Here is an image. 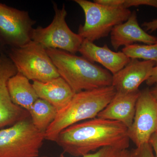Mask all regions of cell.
<instances>
[{"label": "cell", "mask_w": 157, "mask_h": 157, "mask_svg": "<svg viewBox=\"0 0 157 157\" xmlns=\"http://www.w3.org/2000/svg\"><path fill=\"white\" fill-rule=\"evenodd\" d=\"M148 86H152L157 83V64L153 69L151 75L146 81Z\"/></svg>", "instance_id": "cell-23"}, {"label": "cell", "mask_w": 157, "mask_h": 157, "mask_svg": "<svg viewBox=\"0 0 157 157\" xmlns=\"http://www.w3.org/2000/svg\"><path fill=\"white\" fill-rule=\"evenodd\" d=\"M146 6L157 9V0H125L123 8L128 9L133 6Z\"/></svg>", "instance_id": "cell-21"}, {"label": "cell", "mask_w": 157, "mask_h": 157, "mask_svg": "<svg viewBox=\"0 0 157 157\" xmlns=\"http://www.w3.org/2000/svg\"><path fill=\"white\" fill-rule=\"evenodd\" d=\"M83 10L85 17L78 34L84 40L94 42L107 36L113 29L128 19L132 12L123 8H110L87 0H75Z\"/></svg>", "instance_id": "cell-4"}, {"label": "cell", "mask_w": 157, "mask_h": 157, "mask_svg": "<svg viewBox=\"0 0 157 157\" xmlns=\"http://www.w3.org/2000/svg\"><path fill=\"white\" fill-rule=\"evenodd\" d=\"M156 132L157 103L147 87L140 91L134 121L128 129V135L130 140L138 147L149 143L152 135Z\"/></svg>", "instance_id": "cell-9"}, {"label": "cell", "mask_w": 157, "mask_h": 157, "mask_svg": "<svg viewBox=\"0 0 157 157\" xmlns=\"http://www.w3.org/2000/svg\"><path fill=\"white\" fill-rule=\"evenodd\" d=\"M125 0H95L94 2L110 8H123Z\"/></svg>", "instance_id": "cell-22"}, {"label": "cell", "mask_w": 157, "mask_h": 157, "mask_svg": "<svg viewBox=\"0 0 157 157\" xmlns=\"http://www.w3.org/2000/svg\"><path fill=\"white\" fill-rule=\"evenodd\" d=\"M36 22L27 11L0 3V39L4 45L18 48L30 42Z\"/></svg>", "instance_id": "cell-8"}, {"label": "cell", "mask_w": 157, "mask_h": 157, "mask_svg": "<svg viewBox=\"0 0 157 157\" xmlns=\"http://www.w3.org/2000/svg\"><path fill=\"white\" fill-rule=\"evenodd\" d=\"M111 45L116 51L122 46L141 42L151 45L157 42V37L146 33L138 24L136 11L132 12L126 21L115 26L110 33Z\"/></svg>", "instance_id": "cell-12"}, {"label": "cell", "mask_w": 157, "mask_h": 157, "mask_svg": "<svg viewBox=\"0 0 157 157\" xmlns=\"http://www.w3.org/2000/svg\"><path fill=\"white\" fill-rule=\"evenodd\" d=\"M140 90L135 92H117L109 104L97 117L120 122L129 128L134 121L135 107Z\"/></svg>", "instance_id": "cell-14"}, {"label": "cell", "mask_w": 157, "mask_h": 157, "mask_svg": "<svg viewBox=\"0 0 157 157\" xmlns=\"http://www.w3.org/2000/svg\"><path fill=\"white\" fill-rule=\"evenodd\" d=\"M33 84L39 98L51 104L57 112L67 105L75 94L61 76L45 82L33 81Z\"/></svg>", "instance_id": "cell-15"}, {"label": "cell", "mask_w": 157, "mask_h": 157, "mask_svg": "<svg viewBox=\"0 0 157 157\" xmlns=\"http://www.w3.org/2000/svg\"><path fill=\"white\" fill-rule=\"evenodd\" d=\"M156 65L152 61L131 59L125 67L113 75L112 86L117 92L128 94L139 90V86L149 78Z\"/></svg>", "instance_id": "cell-11"}, {"label": "cell", "mask_w": 157, "mask_h": 157, "mask_svg": "<svg viewBox=\"0 0 157 157\" xmlns=\"http://www.w3.org/2000/svg\"><path fill=\"white\" fill-rule=\"evenodd\" d=\"M130 140L123 124L97 117L65 129L55 142L64 152L79 157L105 147L128 149Z\"/></svg>", "instance_id": "cell-1"}, {"label": "cell", "mask_w": 157, "mask_h": 157, "mask_svg": "<svg viewBox=\"0 0 157 157\" xmlns=\"http://www.w3.org/2000/svg\"><path fill=\"white\" fill-rule=\"evenodd\" d=\"M78 52L90 62L101 64L112 75L122 70L131 60L123 52L113 51L106 44L98 46L87 40H83Z\"/></svg>", "instance_id": "cell-13"}, {"label": "cell", "mask_w": 157, "mask_h": 157, "mask_svg": "<svg viewBox=\"0 0 157 157\" xmlns=\"http://www.w3.org/2000/svg\"><path fill=\"white\" fill-rule=\"evenodd\" d=\"M7 86L12 102L27 111L39 98L29 80L18 72L9 78Z\"/></svg>", "instance_id": "cell-16"}, {"label": "cell", "mask_w": 157, "mask_h": 157, "mask_svg": "<svg viewBox=\"0 0 157 157\" xmlns=\"http://www.w3.org/2000/svg\"><path fill=\"white\" fill-rule=\"evenodd\" d=\"M150 91L153 98L157 103V83L154 85V86L151 89H150Z\"/></svg>", "instance_id": "cell-26"}, {"label": "cell", "mask_w": 157, "mask_h": 157, "mask_svg": "<svg viewBox=\"0 0 157 157\" xmlns=\"http://www.w3.org/2000/svg\"><path fill=\"white\" fill-rule=\"evenodd\" d=\"M53 7L55 15L52 22L46 27L33 29L32 40L45 48L59 49L75 54L78 52L84 39L68 26L66 20L67 12L64 5L59 9L54 3Z\"/></svg>", "instance_id": "cell-7"}, {"label": "cell", "mask_w": 157, "mask_h": 157, "mask_svg": "<svg viewBox=\"0 0 157 157\" xmlns=\"http://www.w3.org/2000/svg\"><path fill=\"white\" fill-rule=\"evenodd\" d=\"M116 93L114 87L110 86L76 93L67 105L58 112L45 132V140L55 142L59 134L65 129L81 121L97 117Z\"/></svg>", "instance_id": "cell-2"}, {"label": "cell", "mask_w": 157, "mask_h": 157, "mask_svg": "<svg viewBox=\"0 0 157 157\" xmlns=\"http://www.w3.org/2000/svg\"><path fill=\"white\" fill-rule=\"evenodd\" d=\"M4 45L2 42L1 41V39H0V54L3 53L2 51L3 48H4Z\"/></svg>", "instance_id": "cell-27"}, {"label": "cell", "mask_w": 157, "mask_h": 157, "mask_svg": "<svg viewBox=\"0 0 157 157\" xmlns=\"http://www.w3.org/2000/svg\"><path fill=\"white\" fill-rule=\"evenodd\" d=\"M28 112L34 126L44 133L54 120L58 113L51 104L40 98L32 105Z\"/></svg>", "instance_id": "cell-17"}, {"label": "cell", "mask_w": 157, "mask_h": 157, "mask_svg": "<svg viewBox=\"0 0 157 157\" xmlns=\"http://www.w3.org/2000/svg\"><path fill=\"white\" fill-rule=\"evenodd\" d=\"M16 67L9 57L0 54V129L27 118L29 113L11 101L7 83L9 78L17 74Z\"/></svg>", "instance_id": "cell-10"}, {"label": "cell", "mask_w": 157, "mask_h": 157, "mask_svg": "<svg viewBox=\"0 0 157 157\" xmlns=\"http://www.w3.org/2000/svg\"><path fill=\"white\" fill-rule=\"evenodd\" d=\"M45 133L27 118L0 129V157H38Z\"/></svg>", "instance_id": "cell-5"}, {"label": "cell", "mask_w": 157, "mask_h": 157, "mask_svg": "<svg viewBox=\"0 0 157 157\" xmlns=\"http://www.w3.org/2000/svg\"><path fill=\"white\" fill-rule=\"evenodd\" d=\"M46 50L60 76L67 82L75 94L112 86V74L83 56L59 49Z\"/></svg>", "instance_id": "cell-3"}, {"label": "cell", "mask_w": 157, "mask_h": 157, "mask_svg": "<svg viewBox=\"0 0 157 157\" xmlns=\"http://www.w3.org/2000/svg\"><path fill=\"white\" fill-rule=\"evenodd\" d=\"M122 52L130 59L152 61L157 64V42L151 45L135 43L124 47Z\"/></svg>", "instance_id": "cell-18"}, {"label": "cell", "mask_w": 157, "mask_h": 157, "mask_svg": "<svg viewBox=\"0 0 157 157\" xmlns=\"http://www.w3.org/2000/svg\"><path fill=\"white\" fill-rule=\"evenodd\" d=\"M42 157H48V156H42Z\"/></svg>", "instance_id": "cell-28"}, {"label": "cell", "mask_w": 157, "mask_h": 157, "mask_svg": "<svg viewBox=\"0 0 157 157\" xmlns=\"http://www.w3.org/2000/svg\"><path fill=\"white\" fill-rule=\"evenodd\" d=\"M149 143L151 145L153 151L155 152V157H157V132L152 135Z\"/></svg>", "instance_id": "cell-25"}, {"label": "cell", "mask_w": 157, "mask_h": 157, "mask_svg": "<svg viewBox=\"0 0 157 157\" xmlns=\"http://www.w3.org/2000/svg\"><path fill=\"white\" fill-rule=\"evenodd\" d=\"M9 57L17 72L29 80L45 82L60 76L46 48L33 41L21 47H11Z\"/></svg>", "instance_id": "cell-6"}, {"label": "cell", "mask_w": 157, "mask_h": 157, "mask_svg": "<svg viewBox=\"0 0 157 157\" xmlns=\"http://www.w3.org/2000/svg\"><path fill=\"white\" fill-rule=\"evenodd\" d=\"M82 157H132V152L123 149L107 146L98 150L94 153H89Z\"/></svg>", "instance_id": "cell-19"}, {"label": "cell", "mask_w": 157, "mask_h": 157, "mask_svg": "<svg viewBox=\"0 0 157 157\" xmlns=\"http://www.w3.org/2000/svg\"><path fill=\"white\" fill-rule=\"evenodd\" d=\"M142 26L144 27L145 30L153 32L157 29V18L151 21L144 22L142 24Z\"/></svg>", "instance_id": "cell-24"}, {"label": "cell", "mask_w": 157, "mask_h": 157, "mask_svg": "<svg viewBox=\"0 0 157 157\" xmlns=\"http://www.w3.org/2000/svg\"><path fill=\"white\" fill-rule=\"evenodd\" d=\"M132 157H155L153 150L149 143L137 147L132 152Z\"/></svg>", "instance_id": "cell-20"}]
</instances>
